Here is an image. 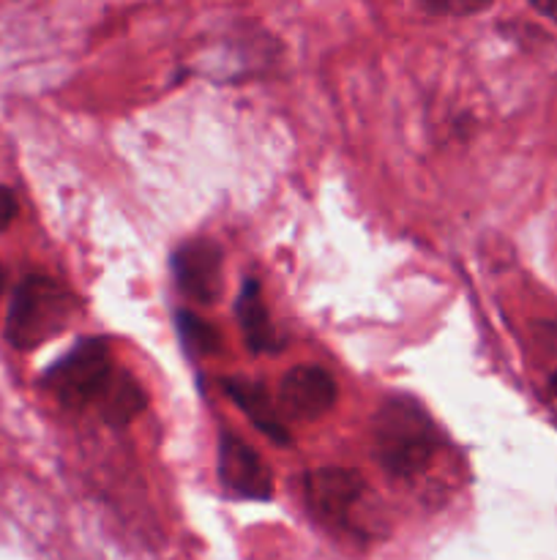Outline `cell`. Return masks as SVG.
<instances>
[{
	"label": "cell",
	"mask_w": 557,
	"mask_h": 560,
	"mask_svg": "<svg viewBox=\"0 0 557 560\" xmlns=\"http://www.w3.org/2000/svg\"><path fill=\"white\" fill-rule=\"evenodd\" d=\"M440 446V430L413 397H388L371 421L375 459L396 479H413L429 470Z\"/></svg>",
	"instance_id": "6da1fadb"
},
{
	"label": "cell",
	"mask_w": 557,
	"mask_h": 560,
	"mask_svg": "<svg viewBox=\"0 0 557 560\" xmlns=\"http://www.w3.org/2000/svg\"><path fill=\"white\" fill-rule=\"evenodd\" d=\"M129 372L115 366V355L104 339L91 337L76 342L60 361H55L44 375L42 386L69 410L96 408L104 419L109 405L115 402Z\"/></svg>",
	"instance_id": "7a4b0ae2"
},
{
	"label": "cell",
	"mask_w": 557,
	"mask_h": 560,
	"mask_svg": "<svg viewBox=\"0 0 557 560\" xmlns=\"http://www.w3.org/2000/svg\"><path fill=\"white\" fill-rule=\"evenodd\" d=\"M80 312V301L58 279L33 273L16 284L5 315V339L16 350L27 353L49 342L69 328Z\"/></svg>",
	"instance_id": "3957f363"
},
{
	"label": "cell",
	"mask_w": 557,
	"mask_h": 560,
	"mask_svg": "<svg viewBox=\"0 0 557 560\" xmlns=\"http://www.w3.org/2000/svg\"><path fill=\"white\" fill-rule=\"evenodd\" d=\"M169 268H173L175 284L186 299L202 306L216 304L224 279V252L216 241H186L173 252Z\"/></svg>",
	"instance_id": "277c9868"
},
{
	"label": "cell",
	"mask_w": 557,
	"mask_h": 560,
	"mask_svg": "<svg viewBox=\"0 0 557 560\" xmlns=\"http://www.w3.org/2000/svg\"><path fill=\"white\" fill-rule=\"evenodd\" d=\"M366 492V481L353 468H320L304 479V495L311 512L325 525L347 530L353 512Z\"/></svg>",
	"instance_id": "5b68a950"
},
{
	"label": "cell",
	"mask_w": 557,
	"mask_h": 560,
	"mask_svg": "<svg viewBox=\"0 0 557 560\" xmlns=\"http://www.w3.org/2000/svg\"><path fill=\"white\" fill-rule=\"evenodd\" d=\"M216 470L218 481L229 495L257 503L273 495L271 468L265 465V459L244 438L233 435V432H222V438H218Z\"/></svg>",
	"instance_id": "8992f818"
},
{
	"label": "cell",
	"mask_w": 557,
	"mask_h": 560,
	"mask_svg": "<svg viewBox=\"0 0 557 560\" xmlns=\"http://www.w3.org/2000/svg\"><path fill=\"white\" fill-rule=\"evenodd\" d=\"M339 399V386L333 375L322 366H293L278 383V405L284 416L295 421H320L333 410Z\"/></svg>",
	"instance_id": "52a82bcc"
},
{
	"label": "cell",
	"mask_w": 557,
	"mask_h": 560,
	"mask_svg": "<svg viewBox=\"0 0 557 560\" xmlns=\"http://www.w3.org/2000/svg\"><path fill=\"white\" fill-rule=\"evenodd\" d=\"M222 386H224V394H227L240 410H244L246 419H249L251 424L268 438V441L278 443V446H289L287 424L282 421V413H278V408L273 405L271 394L265 392L262 383L240 381V377H235V381H224Z\"/></svg>",
	"instance_id": "ba28073f"
},
{
	"label": "cell",
	"mask_w": 557,
	"mask_h": 560,
	"mask_svg": "<svg viewBox=\"0 0 557 560\" xmlns=\"http://www.w3.org/2000/svg\"><path fill=\"white\" fill-rule=\"evenodd\" d=\"M235 317H238L240 334H244L251 353H278L282 350V339L273 328L271 312H268L257 279H246L244 288H240L238 299H235Z\"/></svg>",
	"instance_id": "9c48e42d"
},
{
	"label": "cell",
	"mask_w": 557,
	"mask_h": 560,
	"mask_svg": "<svg viewBox=\"0 0 557 560\" xmlns=\"http://www.w3.org/2000/svg\"><path fill=\"white\" fill-rule=\"evenodd\" d=\"M175 326H178L180 339H183V345L191 353L216 355L218 350H222V334L216 331V326H211L208 320L197 317L194 312H178V315H175Z\"/></svg>",
	"instance_id": "30bf717a"
},
{
	"label": "cell",
	"mask_w": 557,
	"mask_h": 560,
	"mask_svg": "<svg viewBox=\"0 0 557 560\" xmlns=\"http://www.w3.org/2000/svg\"><path fill=\"white\" fill-rule=\"evenodd\" d=\"M420 9L431 16H473L491 9V3H475V0H442V3H424Z\"/></svg>",
	"instance_id": "8fae6325"
},
{
	"label": "cell",
	"mask_w": 557,
	"mask_h": 560,
	"mask_svg": "<svg viewBox=\"0 0 557 560\" xmlns=\"http://www.w3.org/2000/svg\"><path fill=\"white\" fill-rule=\"evenodd\" d=\"M16 208L20 206H16L14 191H11L9 186H0V230H5L11 222H14Z\"/></svg>",
	"instance_id": "7c38bea8"
},
{
	"label": "cell",
	"mask_w": 557,
	"mask_h": 560,
	"mask_svg": "<svg viewBox=\"0 0 557 560\" xmlns=\"http://www.w3.org/2000/svg\"><path fill=\"white\" fill-rule=\"evenodd\" d=\"M533 11H535V14L546 16V20L557 22V0H555V3H533Z\"/></svg>",
	"instance_id": "4fadbf2b"
},
{
	"label": "cell",
	"mask_w": 557,
	"mask_h": 560,
	"mask_svg": "<svg viewBox=\"0 0 557 560\" xmlns=\"http://www.w3.org/2000/svg\"><path fill=\"white\" fill-rule=\"evenodd\" d=\"M3 288H5V271L3 266H0V295H3Z\"/></svg>",
	"instance_id": "5bb4252c"
},
{
	"label": "cell",
	"mask_w": 557,
	"mask_h": 560,
	"mask_svg": "<svg viewBox=\"0 0 557 560\" xmlns=\"http://www.w3.org/2000/svg\"><path fill=\"white\" fill-rule=\"evenodd\" d=\"M549 383H552V392L557 394V372H555V375H552V381H549Z\"/></svg>",
	"instance_id": "9a60e30c"
}]
</instances>
